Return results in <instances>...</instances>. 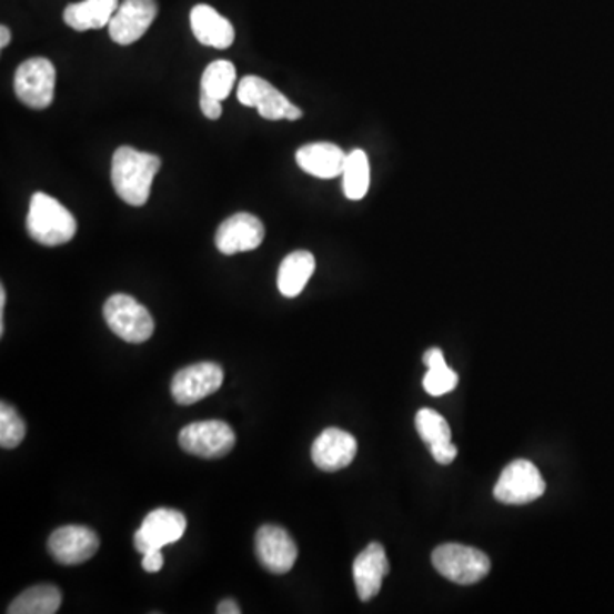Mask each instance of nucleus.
I'll return each instance as SVG.
<instances>
[{"label":"nucleus","instance_id":"obj_1","mask_svg":"<svg viewBox=\"0 0 614 614\" xmlns=\"http://www.w3.org/2000/svg\"><path fill=\"white\" fill-rule=\"evenodd\" d=\"M159 170L161 159L158 155L140 152L127 145L117 149L111 162V183L114 192L129 205H145L151 195L152 181Z\"/></svg>","mask_w":614,"mask_h":614},{"label":"nucleus","instance_id":"obj_2","mask_svg":"<svg viewBox=\"0 0 614 614\" xmlns=\"http://www.w3.org/2000/svg\"><path fill=\"white\" fill-rule=\"evenodd\" d=\"M27 229L31 240L37 243L50 248L62 246L74 240L78 222L59 200L38 192L31 197Z\"/></svg>","mask_w":614,"mask_h":614},{"label":"nucleus","instance_id":"obj_3","mask_svg":"<svg viewBox=\"0 0 614 614\" xmlns=\"http://www.w3.org/2000/svg\"><path fill=\"white\" fill-rule=\"evenodd\" d=\"M104 320L114 335L127 343H144L154 333V320L148 308L137 302L132 295L114 294L103 308Z\"/></svg>","mask_w":614,"mask_h":614},{"label":"nucleus","instance_id":"obj_4","mask_svg":"<svg viewBox=\"0 0 614 614\" xmlns=\"http://www.w3.org/2000/svg\"><path fill=\"white\" fill-rule=\"evenodd\" d=\"M432 563L442 577L460 585L476 584L490 572V560L485 553L456 543L439 546L432 553Z\"/></svg>","mask_w":614,"mask_h":614},{"label":"nucleus","instance_id":"obj_5","mask_svg":"<svg viewBox=\"0 0 614 614\" xmlns=\"http://www.w3.org/2000/svg\"><path fill=\"white\" fill-rule=\"evenodd\" d=\"M56 67L49 59L34 57L18 67L14 78L16 97L33 110H44L53 101Z\"/></svg>","mask_w":614,"mask_h":614},{"label":"nucleus","instance_id":"obj_6","mask_svg":"<svg viewBox=\"0 0 614 614\" xmlns=\"http://www.w3.org/2000/svg\"><path fill=\"white\" fill-rule=\"evenodd\" d=\"M234 444V431L221 420L190 423L180 432V445L184 453L203 460L228 456Z\"/></svg>","mask_w":614,"mask_h":614},{"label":"nucleus","instance_id":"obj_7","mask_svg":"<svg viewBox=\"0 0 614 614\" xmlns=\"http://www.w3.org/2000/svg\"><path fill=\"white\" fill-rule=\"evenodd\" d=\"M545 480L531 461L517 460L502 471L493 495L501 504L524 505L540 499L545 493Z\"/></svg>","mask_w":614,"mask_h":614},{"label":"nucleus","instance_id":"obj_8","mask_svg":"<svg viewBox=\"0 0 614 614\" xmlns=\"http://www.w3.org/2000/svg\"><path fill=\"white\" fill-rule=\"evenodd\" d=\"M238 100L244 107L256 108L258 113L272 122L276 120L294 122L302 118L301 108L292 104L279 89L258 76H246L241 79L238 85Z\"/></svg>","mask_w":614,"mask_h":614},{"label":"nucleus","instance_id":"obj_9","mask_svg":"<svg viewBox=\"0 0 614 614\" xmlns=\"http://www.w3.org/2000/svg\"><path fill=\"white\" fill-rule=\"evenodd\" d=\"M224 383V369L215 362L188 365L174 375L171 394L178 405H193L214 394Z\"/></svg>","mask_w":614,"mask_h":614},{"label":"nucleus","instance_id":"obj_10","mask_svg":"<svg viewBox=\"0 0 614 614\" xmlns=\"http://www.w3.org/2000/svg\"><path fill=\"white\" fill-rule=\"evenodd\" d=\"M187 531V517L174 509H155L149 512L142 521V526L133 536V546L137 552L144 553L151 550H162L173 545L183 537Z\"/></svg>","mask_w":614,"mask_h":614},{"label":"nucleus","instance_id":"obj_11","mask_svg":"<svg viewBox=\"0 0 614 614\" xmlns=\"http://www.w3.org/2000/svg\"><path fill=\"white\" fill-rule=\"evenodd\" d=\"M254 552L263 568L275 575L291 572L298 560V546L291 534L273 524H265L258 530Z\"/></svg>","mask_w":614,"mask_h":614},{"label":"nucleus","instance_id":"obj_12","mask_svg":"<svg viewBox=\"0 0 614 614\" xmlns=\"http://www.w3.org/2000/svg\"><path fill=\"white\" fill-rule=\"evenodd\" d=\"M158 18L155 0H123L110 22V37L117 44L135 43Z\"/></svg>","mask_w":614,"mask_h":614},{"label":"nucleus","instance_id":"obj_13","mask_svg":"<svg viewBox=\"0 0 614 614\" xmlns=\"http://www.w3.org/2000/svg\"><path fill=\"white\" fill-rule=\"evenodd\" d=\"M100 537L85 526H63L53 531L49 552L60 565H81L97 555Z\"/></svg>","mask_w":614,"mask_h":614},{"label":"nucleus","instance_id":"obj_14","mask_svg":"<svg viewBox=\"0 0 614 614\" xmlns=\"http://www.w3.org/2000/svg\"><path fill=\"white\" fill-rule=\"evenodd\" d=\"M265 240V225L256 215L240 212L225 219L215 232V246L222 254L256 250Z\"/></svg>","mask_w":614,"mask_h":614},{"label":"nucleus","instance_id":"obj_15","mask_svg":"<svg viewBox=\"0 0 614 614\" xmlns=\"http://www.w3.org/2000/svg\"><path fill=\"white\" fill-rule=\"evenodd\" d=\"M358 454V441L342 429L330 427L321 432L320 437L311 447L313 463L320 470L333 473L352 464Z\"/></svg>","mask_w":614,"mask_h":614},{"label":"nucleus","instance_id":"obj_16","mask_svg":"<svg viewBox=\"0 0 614 614\" xmlns=\"http://www.w3.org/2000/svg\"><path fill=\"white\" fill-rule=\"evenodd\" d=\"M390 574L386 550L380 543H371L353 562V581L359 597L364 603L378 596L384 577Z\"/></svg>","mask_w":614,"mask_h":614},{"label":"nucleus","instance_id":"obj_17","mask_svg":"<svg viewBox=\"0 0 614 614\" xmlns=\"http://www.w3.org/2000/svg\"><path fill=\"white\" fill-rule=\"evenodd\" d=\"M345 152L339 145L330 142H316L299 149L295 154L299 168L311 177L320 180H333L345 170Z\"/></svg>","mask_w":614,"mask_h":614},{"label":"nucleus","instance_id":"obj_18","mask_svg":"<svg viewBox=\"0 0 614 614\" xmlns=\"http://www.w3.org/2000/svg\"><path fill=\"white\" fill-rule=\"evenodd\" d=\"M190 24L197 40L205 47L225 50L234 43L235 33L231 21L210 6H195L190 14Z\"/></svg>","mask_w":614,"mask_h":614},{"label":"nucleus","instance_id":"obj_19","mask_svg":"<svg viewBox=\"0 0 614 614\" xmlns=\"http://www.w3.org/2000/svg\"><path fill=\"white\" fill-rule=\"evenodd\" d=\"M120 0H82L78 4L67 6L63 21L76 31L101 30L110 27Z\"/></svg>","mask_w":614,"mask_h":614},{"label":"nucleus","instance_id":"obj_20","mask_svg":"<svg viewBox=\"0 0 614 614\" xmlns=\"http://www.w3.org/2000/svg\"><path fill=\"white\" fill-rule=\"evenodd\" d=\"M316 270V260L310 251H294L280 263L276 288L283 298H298Z\"/></svg>","mask_w":614,"mask_h":614},{"label":"nucleus","instance_id":"obj_21","mask_svg":"<svg viewBox=\"0 0 614 614\" xmlns=\"http://www.w3.org/2000/svg\"><path fill=\"white\" fill-rule=\"evenodd\" d=\"M62 604V593L56 585H34L19 594L11 606L9 614H53Z\"/></svg>","mask_w":614,"mask_h":614},{"label":"nucleus","instance_id":"obj_22","mask_svg":"<svg viewBox=\"0 0 614 614\" xmlns=\"http://www.w3.org/2000/svg\"><path fill=\"white\" fill-rule=\"evenodd\" d=\"M371 184V167L368 154L361 149L346 155L345 170H343V192L349 200H362L369 192Z\"/></svg>","mask_w":614,"mask_h":614},{"label":"nucleus","instance_id":"obj_23","mask_svg":"<svg viewBox=\"0 0 614 614\" xmlns=\"http://www.w3.org/2000/svg\"><path fill=\"white\" fill-rule=\"evenodd\" d=\"M235 85V67L229 60L210 63L202 76V91L214 100H228Z\"/></svg>","mask_w":614,"mask_h":614},{"label":"nucleus","instance_id":"obj_24","mask_svg":"<svg viewBox=\"0 0 614 614\" xmlns=\"http://www.w3.org/2000/svg\"><path fill=\"white\" fill-rule=\"evenodd\" d=\"M416 431H419L422 441L427 444L429 451L437 447V445L447 444L451 442V427L447 420L435 412V410L423 409L415 416Z\"/></svg>","mask_w":614,"mask_h":614},{"label":"nucleus","instance_id":"obj_25","mask_svg":"<svg viewBox=\"0 0 614 614\" xmlns=\"http://www.w3.org/2000/svg\"><path fill=\"white\" fill-rule=\"evenodd\" d=\"M27 423L16 409L8 403L0 405V445L2 449H14L24 441Z\"/></svg>","mask_w":614,"mask_h":614},{"label":"nucleus","instance_id":"obj_26","mask_svg":"<svg viewBox=\"0 0 614 614\" xmlns=\"http://www.w3.org/2000/svg\"><path fill=\"white\" fill-rule=\"evenodd\" d=\"M457 381L460 378L456 372L442 362V364L429 369L427 374L423 378V387L432 396H442V394L451 393L457 386Z\"/></svg>","mask_w":614,"mask_h":614},{"label":"nucleus","instance_id":"obj_27","mask_svg":"<svg viewBox=\"0 0 614 614\" xmlns=\"http://www.w3.org/2000/svg\"><path fill=\"white\" fill-rule=\"evenodd\" d=\"M431 454L439 464H451L457 456V449L453 442L447 444L437 445V447L431 449Z\"/></svg>","mask_w":614,"mask_h":614},{"label":"nucleus","instance_id":"obj_28","mask_svg":"<svg viewBox=\"0 0 614 614\" xmlns=\"http://www.w3.org/2000/svg\"><path fill=\"white\" fill-rule=\"evenodd\" d=\"M222 101L210 98L205 92H200V108L210 120H218L222 114Z\"/></svg>","mask_w":614,"mask_h":614},{"label":"nucleus","instance_id":"obj_29","mask_svg":"<svg viewBox=\"0 0 614 614\" xmlns=\"http://www.w3.org/2000/svg\"><path fill=\"white\" fill-rule=\"evenodd\" d=\"M164 565V556H162L161 550H151V552L144 553V560H142V568L149 574H155L161 571Z\"/></svg>","mask_w":614,"mask_h":614},{"label":"nucleus","instance_id":"obj_30","mask_svg":"<svg viewBox=\"0 0 614 614\" xmlns=\"http://www.w3.org/2000/svg\"><path fill=\"white\" fill-rule=\"evenodd\" d=\"M444 355H442L441 349H429L423 355V364L427 365V369L435 368V365L442 364Z\"/></svg>","mask_w":614,"mask_h":614},{"label":"nucleus","instance_id":"obj_31","mask_svg":"<svg viewBox=\"0 0 614 614\" xmlns=\"http://www.w3.org/2000/svg\"><path fill=\"white\" fill-rule=\"evenodd\" d=\"M219 614H241L240 604L232 600L222 601L218 606Z\"/></svg>","mask_w":614,"mask_h":614},{"label":"nucleus","instance_id":"obj_32","mask_svg":"<svg viewBox=\"0 0 614 614\" xmlns=\"http://www.w3.org/2000/svg\"><path fill=\"white\" fill-rule=\"evenodd\" d=\"M11 43V31L9 28H0V49H6L8 44Z\"/></svg>","mask_w":614,"mask_h":614}]
</instances>
